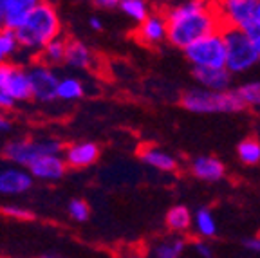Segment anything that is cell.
Here are the masks:
<instances>
[{
    "label": "cell",
    "instance_id": "6da1fadb",
    "mask_svg": "<svg viewBox=\"0 0 260 258\" xmlns=\"http://www.w3.org/2000/svg\"><path fill=\"white\" fill-rule=\"evenodd\" d=\"M168 22V44L184 49L224 29L213 0H184L162 11Z\"/></svg>",
    "mask_w": 260,
    "mask_h": 258
},
{
    "label": "cell",
    "instance_id": "7a4b0ae2",
    "mask_svg": "<svg viewBox=\"0 0 260 258\" xmlns=\"http://www.w3.org/2000/svg\"><path fill=\"white\" fill-rule=\"evenodd\" d=\"M15 33L22 51L40 54L49 42L61 37V18L56 8L44 0Z\"/></svg>",
    "mask_w": 260,
    "mask_h": 258
},
{
    "label": "cell",
    "instance_id": "3957f363",
    "mask_svg": "<svg viewBox=\"0 0 260 258\" xmlns=\"http://www.w3.org/2000/svg\"><path fill=\"white\" fill-rule=\"evenodd\" d=\"M179 105L191 114H235L246 109L235 89L217 92L203 87L184 90L179 98Z\"/></svg>",
    "mask_w": 260,
    "mask_h": 258
},
{
    "label": "cell",
    "instance_id": "277c9868",
    "mask_svg": "<svg viewBox=\"0 0 260 258\" xmlns=\"http://www.w3.org/2000/svg\"><path fill=\"white\" fill-rule=\"evenodd\" d=\"M65 146L61 145L56 137H22V139H13L2 146V155L6 161L11 165L29 168L38 157L44 155H61Z\"/></svg>",
    "mask_w": 260,
    "mask_h": 258
},
{
    "label": "cell",
    "instance_id": "5b68a950",
    "mask_svg": "<svg viewBox=\"0 0 260 258\" xmlns=\"http://www.w3.org/2000/svg\"><path fill=\"white\" fill-rule=\"evenodd\" d=\"M224 42H226V69L235 76L251 71L260 61L258 53L253 47L251 40L242 29L224 27Z\"/></svg>",
    "mask_w": 260,
    "mask_h": 258
},
{
    "label": "cell",
    "instance_id": "8992f818",
    "mask_svg": "<svg viewBox=\"0 0 260 258\" xmlns=\"http://www.w3.org/2000/svg\"><path fill=\"white\" fill-rule=\"evenodd\" d=\"M191 69L226 67V42L222 31L199 38L183 51Z\"/></svg>",
    "mask_w": 260,
    "mask_h": 258
},
{
    "label": "cell",
    "instance_id": "52a82bcc",
    "mask_svg": "<svg viewBox=\"0 0 260 258\" xmlns=\"http://www.w3.org/2000/svg\"><path fill=\"white\" fill-rule=\"evenodd\" d=\"M27 76L29 85H31L32 100L42 103V105H49V103L58 101L56 92L60 76H58L53 67H49L44 61L37 60L32 61L31 65H27Z\"/></svg>",
    "mask_w": 260,
    "mask_h": 258
},
{
    "label": "cell",
    "instance_id": "ba28073f",
    "mask_svg": "<svg viewBox=\"0 0 260 258\" xmlns=\"http://www.w3.org/2000/svg\"><path fill=\"white\" fill-rule=\"evenodd\" d=\"M0 92L6 94L15 103H27L32 100L31 85H29L27 67L6 61L0 63Z\"/></svg>",
    "mask_w": 260,
    "mask_h": 258
},
{
    "label": "cell",
    "instance_id": "9c48e42d",
    "mask_svg": "<svg viewBox=\"0 0 260 258\" xmlns=\"http://www.w3.org/2000/svg\"><path fill=\"white\" fill-rule=\"evenodd\" d=\"M224 27L244 29L253 20L260 0H213Z\"/></svg>",
    "mask_w": 260,
    "mask_h": 258
},
{
    "label": "cell",
    "instance_id": "30bf717a",
    "mask_svg": "<svg viewBox=\"0 0 260 258\" xmlns=\"http://www.w3.org/2000/svg\"><path fill=\"white\" fill-rule=\"evenodd\" d=\"M136 40L146 47H157L168 42V22L162 13H152L146 20L136 27Z\"/></svg>",
    "mask_w": 260,
    "mask_h": 258
},
{
    "label": "cell",
    "instance_id": "8fae6325",
    "mask_svg": "<svg viewBox=\"0 0 260 258\" xmlns=\"http://www.w3.org/2000/svg\"><path fill=\"white\" fill-rule=\"evenodd\" d=\"M32 175L27 168L20 166H8L0 170V195L4 197H16V195L27 194L32 188Z\"/></svg>",
    "mask_w": 260,
    "mask_h": 258
},
{
    "label": "cell",
    "instance_id": "7c38bea8",
    "mask_svg": "<svg viewBox=\"0 0 260 258\" xmlns=\"http://www.w3.org/2000/svg\"><path fill=\"white\" fill-rule=\"evenodd\" d=\"M61 155H63L69 168L81 170L96 165L100 155H102V148L94 141H76L65 146Z\"/></svg>",
    "mask_w": 260,
    "mask_h": 258
},
{
    "label": "cell",
    "instance_id": "4fadbf2b",
    "mask_svg": "<svg viewBox=\"0 0 260 258\" xmlns=\"http://www.w3.org/2000/svg\"><path fill=\"white\" fill-rule=\"evenodd\" d=\"M188 172L203 182H219L226 177V165L215 155H195L188 163Z\"/></svg>",
    "mask_w": 260,
    "mask_h": 258
},
{
    "label": "cell",
    "instance_id": "5bb4252c",
    "mask_svg": "<svg viewBox=\"0 0 260 258\" xmlns=\"http://www.w3.org/2000/svg\"><path fill=\"white\" fill-rule=\"evenodd\" d=\"M67 168L69 166L65 163L63 155H44V157H38L27 170L35 181L56 182L63 179Z\"/></svg>",
    "mask_w": 260,
    "mask_h": 258
},
{
    "label": "cell",
    "instance_id": "9a60e30c",
    "mask_svg": "<svg viewBox=\"0 0 260 258\" xmlns=\"http://www.w3.org/2000/svg\"><path fill=\"white\" fill-rule=\"evenodd\" d=\"M139 159L143 165L162 172V174H175L179 170V159L168 150L159 148L157 145H145L139 148Z\"/></svg>",
    "mask_w": 260,
    "mask_h": 258
},
{
    "label": "cell",
    "instance_id": "2e32d148",
    "mask_svg": "<svg viewBox=\"0 0 260 258\" xmlns=\"http://www.w3.org/2000/svg\"><path fill=\"white\" fill-rule=\"evenodd\" d=\"M191 78L195 83L208 90H232L233 85V74L226 67L220 69H191Z\"/></svg>",
    "mask_w": 260,
    "mask_h": 258
},
{
    "label": "cell",
    "instance_id": "e0dca14e",
    "mask_svg": "<svg viewBox=\"0 0 260 258\" xmlns=\"http://www.w3.org/2000/svg\"><path fill=\"white\" fill-rule=\"evenodd\" d=\"M42 2L44 0H9L2 25L11 29V31H16Z\"/></svg>",
    "mask_w": 260,
    "mask_h": 258
},
{
    "label": "cell",
    "instance_id": "ac0fdd59",
    "mask_svg": "<svg viewBox=\"0 0 260 258\" xmlns=\"http://www.w3.org/2000/svg\"><path fill=\"white\" fill-rule=\"evenodd\" d=\"M96 63V54L92 49L80 40H67V54H65V65L76 71H89Z\"/></svg>",
    "mask_w": 260,
    "mask_h": 258
},
{
    "label": "cell",
    "instance_id": "d6986e66",
    "mask_svg": "<svg viewBox=\"0 0 260 258\" xmlns=\"http://www.w3.org/2000/svg\"><path fill=\"white\" fill-rule=\"evenodd\" d=\"M165 226L172 235H184L193 230V213L188 206L175 204L165 215Z\"/></svg>",
    "mask_w": 260,
    "mask_h": 258
},
{
    "label": "cell",
    "instance_id": "ffe728a7",
    "mask_svg": "<svg viewBox=\"0 0 260 258\" xmlns=\"http://www.w3.org/2000/svg\"><path fill=\"white\" fill-rule=\"evenodd\" d=\"M193 231L199 235V238H204V240L217 237L219 228H217L215 215L210 208H199L193 213Z\"/></svg>",
    "mask_w": 260,
    "mask_h": 258
},
{
    "label": "cell",
    "instance_id": "44dd1931",
    "mask_svg": "<svg viewBox=\"0 0 260 258\" xmlns=\"http://www.w3.org/2000/svg\"><path fill=\"white\" fill-rule=\"evenodd\" d=\"M85 94V87H83V81L76 76H63L60 78V83H58V92L56 100L61 103H74V101L81 100Z\"/></svg>",
    "mask_w": 260,
    "mask_h": 258
},
{
    "label": "cell",
    "instance_id": "7402d4cb",
    "mask_svg": "<svg viewBox=\"0 0 260 258\" xmlns=\"http://www.w3.org/2000/svg\"><path fill=\"white\" fill-rule=\"evenodd\" d=\"M186 238L181 235L162 238L154 246V258H181L186 249Z\"/></svg>",
    "mask_w": 260,
    "mask_h": 258
},
{
    "label": "cell",
    "instance_id": "603a6c76",
    "mask_svg": "<svg viewBox=\"0 0 260 258\" xmlns=\"http://www.w3.org/2000/svg\"><path fill=\"white\" fill-rule=\"evenodd\" d=\"M65 54H67V40L63 38H56V40L49 42L44 49L38 54V60L44 61L49 67H60V65H65Z\"/></svg>",
    "mask_w": 260,
    "mask_h": 258
},
{
    "label": "cell",
    "instance_id": "cb8c5ba5",
    "mask_svg": "<svg viewBox=\"0 0 260 258\" xmlns=\"http://www.w3.org/2000/svg\"><path fill=\"white\" fill-rule=\"evenodd\" d=\"M237 157L242 165L255 166L260 163V141L256 137H248L237 145Z\"/></svg>",
    "mask_w": 260,
    "mask_h": 258
},
{
    "label": "cell",
    "instance_id": "d4e9b609",
    "mask_svg": "<svg viewBox=\"0 0 260 258\" xmlns=\"http://www.w3.org/2000/svg\"><path fill=\"white\" fill-rule=\"evenodd\" d=\"M119 9L128 20L136 22V24H141L143 20H146L152 15L148 0H123Z\"/></svg>",
    "mask_w": 260,
    "mask_h": 258
},
{
    "label": "cell",
    "instance_id": "484cf974",
    "mask_svg": "<svg viewBox=\"0 0 260 258\" xmlns=\"http://www.w3.org/2000/svg\"><path fill=\"white\" fill-rule=\"evenodd\" d=\"M20 51V44L16 38V33L0 25V63L11 61V58Z\"/></svg>",
    "mask_w": 260,
    "mask_h": 258
},
{
    "label": "cell",
    "instance_id": "4316f807",
    "mask_svg": "<svg viewBox=\"0 0 260 258\" xmlns=\"http://www.w3.org/2000/svg\"><path fill=\"white\" fill-rule=\"evenodd\" d=\"M246 109H260V80H251L235 89Z\"/></svg>",
    "mask_w": 260,
    "mask_h": 258
},
{
    "label": "cell",
    "instance_id": "83f0119b",
    "mask_svg": "<svg viewBox=\"0 0 260 258\" xmlns=\"http://www.w3.org/2000/svg\"><path fill=\"white\" fill-rule=\"evenodd\" d=\"M67 213L74 222H87L90 217V206L83 199H73L67 206Z\"/></svg>",
    "mask_w": 260,
    "mask_h": 258
},
{
    "label": "cell",
    "instance_id": "f1b7e54d",
    "mask_svg": "<svg viewBox=\"0 0 260 258\" xmlns=\"http://www.w3.org/2000/svg\"><path fill=\"white\" fill-rule=\"evenodd\" d=\"M2 215L6 217H11V218H18V220H31L35 215L31 213L29 210L22 208V206H16V204H8V206H2L0 208Z\"/></svg>",
    "mask_w": 260,
    "mask_h": 258
},
{
    "label": "cell",
    "instance_id": "f546056e",
    "mask_svg": "<svg viewBox=\"0 0 260 258\" xmlns=\"http://www.w3.org/2000/svg\"><path fill=\"white\" fill-rule=\"evenodd\" d=\"M193 251L199 254L201 258H213L215 254V249L210 244V240H204V238H199L193 242Z\"/></svg>",
    "mask_w": 260,
    "mask_h": 258
},
{
    "label": "cell",
    "instance_id": "4dcf8cb0",
    "mask_svg": "<svg viewBox=\"0 0 260 258\" xmlns=\"http://www.w3.org/2000/svg\"><path fill=\"white\" fill-rule=\"evenodd\" d=\"M242 31L249 37V40H251L253 47H255V51L258 53V56H260V31L255 27V25H251V24L246 25V27H244Z\"/></svg>",
    "mask_w": 260,
    "mask_h": 258
},
{
    "label": "cell",
    "instance_id": "1f68e13d",
    "mask_svg": "<svg viewBox=\"0 0 260 258\" xmlns=\"http://www.w3.org/2000/svg\"><path fill=\"white\" fill-rule=\"evenodd\" d=\"M244 249H248L249 253L260 254V235H255V237H248L242 240Z\"/></svg>",
    "mask_w": 260,
    "mask_h": 258
},
{
    "label": "cell",
    "instance_id": "d6a6232c",
    "mask_svg": "<svg viewBox=\"0 0 260 258\" xmlns=\"http://www.w3.org/2000/svg\"><path fill=\"white\" fill-rule=\"evenodd\" d=\"M13 128V121L8 110H0V134H8Z\"/></svg>",
    "mask_w": 260,
    "mask_h": 258
},
{
    "label": "cell",
    "instance_id": "836d02e7",
    "mask_svg": "<svg viewBox=\"0 0 260 258\" xmlns=\"http://www.w3.org/2000/svg\"><path fill=\"white\" fill-rule=\"evenodd\" d=\"M92 2H94L96 8L105 9V11H109V9H116L123 4V0H92Z\"/></svg>",
    "mask_w": 260,
    "mask_h": 258
},
{
    "label": "cell",
    "instance_id": "e575fe53",
    "mask_svg": "<svg viewBox=\"0 0 260 258\" xmlns=\"http://www.w3.org/2000/svg\"><path fill=\"white\" fill-rule=\"evenodd\" d=\"M15 105H16L15 101L9 100V98L6 96V94L0 92V110H8V112H9L11 109H15Z\"/></svg>",
    "mask_w": 260,
    "mask_h": 258
},
{
    "label": "cell",
    "instance_id": "d590c367",
    "mask_svg": "<svg viewBox=\"0 0 260 258\" xmlns=\"http://www.w3.org/2000/svg\"><path fill=\"white\" fill-rule=\"evenodd\" d=\"M87 24H89V27L92 29V31H102L103 29V20L100 18V16H90L89 20H87Z\"/></svg>",
    "mask_w": 260,
    "mask_h": 258
},
{
    "label": "cell",
    "instance_id": "8d00e7d4",
    "mask_svg": "<svg viewBox=\"0 0 260 258\" xmlns=\"http://www.w3.org/2000/svg\"><path fill=\"white\" fill-rule=\"evenodd\" d=\"M8 2H9V0H0V25H2V22H4L6 9H8Z\"/></svg>",
    "mask_w": 260,
    "mask_h": 258
},
{
    "label": "cell",
    "instance_id": "74e56055",
    "mask_svg": "<svg viewBox=\"0 0 260 258\" xmlns=\"http://www.w3.org/2000/svg\"><path fill=\"white\" fill-rule=\"evenodd\" d=\"M251 25H255L256 29L260 31V4H258V8H256V11H255V16H253V20L249 22Z\"/></svg>",
    "mask_w": 260,
    "mask_h": 258
},
{
    "label": "cell",
    "instance_id": "f35d334b",
    "mask_svg": "<svg viewBox=\"0 0 260 258\" xmlns=\"http://www.w3.org/2000/svg\"><path fill=\"white\" fill-rule=\"evenodd\" d=\"M119 258H146L143 254H138V253H126V254H121Z\"/></svg>",
    "mask_w": 260,
    "mask_h": 258
},
{
    "label": "cell",
    "instance_id": "ab89813d",
    "mask_svg": "<svg viewBox=\"0 0 260 258\" xmlns=\"http://www.w3.org/2000/svg\"><path fill=\"white\" fill-rule=\"evenodd\" d=\"M40 258H60V256H56V254H44V256H40Z\"/></svg>",
    "mask_w": 260,
    "mask_h": 258
}]
</instances>
